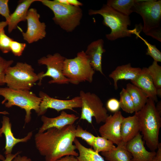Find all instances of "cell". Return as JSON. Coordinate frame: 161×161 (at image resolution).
<instances>
[{
	"mask_svg": "<svg viewBox=\"0 0 161 161\" xmlns=\"http://www.w3.org/2000/svg\"><path fill=\"white\" fill-rule=\"evenodd\" d=\"M12 161H31V160L26 156H21L19 154L13 159Z\"/></svg>",
	"mask_w": 161,
	"mask_h": 161,
	"instance_id": "cell-39",
	"label": "cell"
},
{
	"mask_svg": "<svg viewBox=\"0 0 161 161\" xmlns=\"http://www.w3.org/2000/svg\"><path fill=\"white\" fill-rule=\"evenodd\" d=\"M39 96L42 100L38 116L43 115L49 108L53 109L59 112L65 109L75 112L74 108H81L82 100L80 96L75 97L70 100H60L52 97L42 91L39 92Z\"/></svg>",
	"mask_w": 161,
	"mask_h": 161,
	"instance_id": "cell-11",
	"label": "cell"
},
{
	"mask_svg": "<svg viewBox=\"0 0 161 161\" xmlns=\"http://www.w3.org/2000/svg\"><path fill=\"white\" fill-rule=\"evenodd\" d=\"M1 122L2 126L1 128L2 133H3L5 138V145L4 147L5 151L4 153L5 155L11 153L14 147L17 143L20 142H27L31 138L32 135V132L28 133L24 137L21 138H17L15 137L11 130V123L10 122L9 118L7 116H4L2 117Z\"/></svg>",
	"mask_w": 161,
	"mask_h": 161,
	"instance_id": "cell-17",
	"label": "cell"
},
{
	"mask_svg": "<svg viewBox=\"0 0 161 161\" xmlns=\"http://www.w3.org/2000/svg\"><path fill=\"white\" fill-rule=\"evenodd\" d=\"M65 59L60 53H56L52 55L48 54L38 60L39 64L46 65L47 69L45 73L42 72L38 74L39 78V85L41 84L43 78L46 76L51 77L52 78L48 82L49 84H64L69 83V80L64 76L63 73Z\"/></svg>",
	"mask_w": 161,
	"mask_h": 161,
	"instance_id": "cell-10",
	"label": "cell"
},
{
	"mask_svg": "<svg viewBox=\"0 0 161 161\" xmlns=\"http://www.w3.org/2000/svg\"><path fill=\"white\" fill-rule=\"evenodd\" d=\"M140 0H109L106 4L117 12L129 16L133 12L135 4Z\"/></svg>",
	"mask_w": 161,
	"mask_h": 161,
	"instance_id": "cell-25",
	"label": "cell"
},
{
	"mask_svg": "<svg viewBox=\"0 0 161 161\" xmlns=\"http://www.w3.org/2000/svg\"><path fill=\"white\" fill-rule=\"evenodd\" d=\"M13 40L5 34L4 29L0 30V50L2 52L6 53L10 51V44Z\"/></svg>",
	"mask_w": 161,
	"mask_h": 161,
	"instance_id": "cell-31",
	"label": "cell"
},
{
	"mask_svg": "<svg viewBox=\"0 0 161 161\" xmlns=\"http://www.w3.org/2000/svg\"><path fill=\"white\" fill-rule=\"evenodd\" d=\"M161 28H160L152 30L145 34L161 42Z\"/></svg>",
	"mask_w": 161,
	"mask_h": 161,
	"instance_id": "cell-36",
	"label": "cell"
},
{
	"mask_svg": "<svg viewBox=\"0 0 161 161\" xmlns=\"http://www.w3.org/2000/svg\"><path fill=\"white\" fill-rule=\"evenodd\" d=\"M126 147L131 155V161H152L156 154L155 151H149L146 149L140 132L126 143Z\"/></svg>",
	"mask_w": 161,
	"mask_h": 161,
	"instance_id": "cell-14",
	"label": "cell"
},
{
	"mask_svg": "<svg viewBox=\"0 0 161 161\" xmlns=\"http://www.w3.org/2000/svg\"><path fill=\"white\" fill-rule=\"evenodd\" d=\"M120 108L128 113L135 112L134 103L131 98L126 89L123 88L120 93Z\"/></svg>",
	"mask_w": 161,
	"mask_h": 161,
	"instance_id": "cell-26",
	"label": "cell"
},
{
	"mask_svg": "<svg viewBox=\"0 0 161 161\" xmlns=\"http://www.w3.org/2000/svg\"><path fill=\"white\" fill-rule=\"evenodd\" d=\"M76 128L74 124L60 129L52 128L35 135L36 148L46 161H55L67 155L78 156L73 144Z\"/></svg>",
	"mask_w": 161,
	"mask_h": 161,
	"instance_id": "cell-1",
	"label": "cell"
},
{
	"mask_svg": "<svg viewBox=\"0 0 161 161\" xmlns=\"http://www.w3.org/2000/svg\"><path fill=\"white\" fill-rule=\"evenodd\" d=\"M5 0H0V7L2 4L4 2Z\"/></svg>",
	"mask_w": 161,
	"mask_h": 161,
	"instance_id": "cell-48",
	"label": "cell"
},
{
	"mask_svg": "<svg viewBox=\"0 0 161 161\" xmlns=\"http://www.w3.org/2000/svg\"><path fill=\"white\" fill-rule=\"evenodd\" d=\"M75 138L80 137L84 140L89 145L92 147L95 136L90 132L83 129L78 125L76 128L75 133Z\"/></svg>",
	"mask_w": 161,
	"mask_h": 161,
	"instance_id": "cell-30",
	"label": "cell"
},
{
	"mask_svg": "<svg viewBox=\"0 0 161 161\" xmlns=\"http://www.w3.org/2000/svg\"><path fill=\"white\" fill-rule=\"evenodd\" d=\"M8 25V23L6 21L0 22V30L4 28Z\"/></svg>",
	"mask_w": 161,
	"mask_h": 161,
	"instance_id": "cell-42",
	"label": "cell"
},
{
	"mask_svg": "<svg viewBox=\"0 0 161 161\" xmlns=\"http://www.w3.org/2000/svg\"><path fill=\"white\" fill-rule=\"evenodd\" d=\"M156 154L153 157L152 161H161V143H159Z\"/></svg>",
	"mask_w": 161,
	"mask_h": 161,
	"instance_id": "cell-37",
	"label": "cell"
},
{
	"mask_svg": "<svg viewBox=\"0 0 161 161\" xmlns=\"http://www.w3.org/2000/svg\"><path fill=\"white\" fill-rule=\"evenodd\" d=\"M142 69L133 67L130 63L117 66L109 75V77L113 79L114 89L118 88L117 82L121 80H134L140 73Z\"/></svg>",
	"mask_w": 161,
	"mask_h": 161,
	"instance_id": "cell-19",
	"label": "cell"
},
{
	"mask_svg": "<svg viewBox=\"0 0 161 161\" xmlns=\"http://www.w3.org/2000/svg\"><path fill=\"white\" fill-rule=\"evenodd\" d=\"M157 96H161V89H157Z\"/></svg>",
	"mask_w": 161,
	"mask_h": 161,
	"instance_id": "cell-46",
	"label": "cell"
},
{
	"mask_svg": "<svg viewBox=\"0 0 161 161\" xmlns=\"http://www.w3.org/2000/svg\"><path fill=\"white\" fill-rule=\"evenodd\" d=\"M131 81L132 84L140 89L148 98L152 99L155 102L157 101V89L149 74L147 68L142 69L140 73L134 80Z\"/></svg>",
	"mask_w": 161,
	"mask_h": 161,
	"instance_id": "cell-18",
	"label": "cell"
},
{
	"mask_svg": "<svg viewBox=\"0 0 161 161\" xmlns=\"http://www.w3.org/2000/svg\"><path fill=\"white\" fill-rule=\"evenodd\" d=\"M36 1H38V0H24L18 4L14 12L10 15L8 22L9 33L16 28L19 22L26 20L29 7L32 3Z\"/></svg>",
	"mask_w": 161,
	"mask_h": 161,
	"instance_id": "cell-21",
	"label": "cell"
},
{
	"mask_svg": "<svg viewBox=\"0 0 161 161\" xmlns=\"http://www.w3.org/2000/svg\"><path fill=\"white\" fill-rule=\"evenodd\" d=\"M79 118L74 114H68L63 110L59 115L53 118L43 115L41 118L43 124L39 128L38 133H43L52 128L60 129L66 126L73 125Z\"/></svg>",
	"mask_w": 161,
	"mask_h": 161,
	"instance_id": "cell-15",
	"label": "cell"
},
{
	"mask_svg": "<svg viewBox=\"0 0 161 161\" xmlns=\"http://www.w3.org/2000/svg\"><path fill=\"white\" fill-rule=\"evenodd\" d=\"M39 76L34 72L31 65L26 63L17 62L6 70L4 82L8 87L16 90H30L39 80Z\"/></svg>",
	"mask_w": 161,
	"mask_h": 161,
	"instance_id": "cell-7",
	"label": "cell"
},
{
	"mask_svg": "<svg viewBox=\"0 0 161 161\" xmlns=\"http://www.w3.org/2000/svg\"><path fill=\"white\" fill-rule=\"evenodd\" d=\"M26 46V44L14 41H11L10 45V51L16 56H20Z\"/></svg>",
	"mask_w": 161,
	"mask_h": 161,
	"instance_id": "cell-33",
	"label": "cell"
},
{
	"mask_svg": "<svg viewBox=\"0 0 161 161\" xmlns=\"http://www.w3.org/2000/svg\"><path fill=\"white\" fill-rule=\"evenodd\" d=\"M2 130L1 128H0V138L2 136ZM5 160V157L1 154H0V160L4 161Z\"/></svg>",
	"mask_w": 161,
	"mask_h": 161,
	"instance_id": "cell-45",
	"label": "cell"
},
{
	"mask_svg": "<svg viewBox=\"0 0 161 161\" xmlns=\"http://www.w3.org/2000/svg\"><path fill=\"white\" fill-rule=\"evenodd\" d=\"M53 12L55 23L67 32L73 31L80 23L83 13L78 6L61 4L55 0H38Z\"/></svg>",
	"mask_w": 161,
	"mask_h": 161,
	"instance_id": "cell-5",
	"label": "cell"
},
{
	"mask_svg": "<svg viewBox=\"0 0 161 161\" xmlns=\"http://www.w3.org/2000/svg\"><path fill=\"white\" fill-rule=\"evenodd\" d=\"M88 13L90 16L99 14L103 17V24L111 30L110 33L106 35L108 40L112 41L130 37L133 34L134 30L128 29L131 23L129 16L117 12L106 4H103L99 10H90Z\"/></svg>",
	"mask_w": 161,
	"mask_h": 161,
	"instance_id": "cell-3",
	"label": "cell"
},
{
	"mask_svg": "<svg viewBox=\"0 0 161 161\" xmlns=\"http://www.w3.org/2000/svg\"><path fill=\"white\" fill-rule=\"evenodd\" d=\"M129 94L134 103L135 112L140 111L146 103L148 97L140 88L129 83L126 89Z\"/></svg>",
	"mask_w": 161,
	"mask_h": 161,
	"instance_id": "cell-23",
	"label": "cell"
},
{
	"mask_svg": "<svg viewBox=\"0 0 161 161\" xmlns=\"http://www.w3.org/2000/svg\"><path fill=\"white\" fill-rule=\"evenodd\" d=\"M155 102L152 99L148 98L143 108L135 112L138 117L140 131L151 151H155L157 149L161 127V114L157 110Z\"/></svg>",
	"mask_w": 161,
	"mask_h": 161,
	"instance_id": "cell-2",
	"label": "cell"
},
{
	"mask_svg": "<svg viewBox=\"0 0 161 161\" xmlns=\"http://www.w3.org/2000/svg\"><path fill=\"white\" fill-rule=\"evenodd\" d=\"M79 96L82 103L80 119L92 124L94 117L97 123H104L109 115L99 97L94 93L82 90L80 91Z\"/></svg>",
	"mask_w": 161,
	"mask_h": 161,
	"instance_id": "cell-8",
	"label": "cell"
},
{
	"mask_svg": "<svg viewBox=\"0 0 161 161\" xmlns=\"http://www.w3.org/2000/svg\"><path fill=\"white\" fill-rule=\"evenodd\" d=\"M124 117L121 112L118 111L106 118L104 124L99 128V132L101 137L117 145L122 142L120 127Z\"/></svg>",
	"mask_w": 161,
	"mask_h": 161,
	"instance_id": "cell-13",
	"label": "cell"
},
{
	"mask_svg": "<svg viewBox=\"0 0 161 161\" xmlns=\"http://www.w3.org/2000/svg\"><path fill=\"white\" fill-rule=\"evenodd\" d=\"M55 161H78L77 157L73 155L64 156Z\"/></svg>",
	"mask_w": 161,
	"mask_h": 161,
	"instance_id": "cell-38",
	"label": "cell"
},
{
	"mask_svg": "<svg viewBox=\"0 0 161 161\" xmlns=\"http://www.w3.org/2000/svg\"><path fill=\"white\" fill-rule=\"evenodd\" d=\"M134 12L141 16L143 22L142 30L145 34L161 28V0H140L135 4Z\"/></svg>",
	"mask_w": 161,
	"mask_h": 161,
	"instance_id": "cell-9",
	"label": "cell"
},
{
	"mask_svg": "<svg viewBox=\"0 0 161 161\" xmlns=\"http://www.w3.org/2000/svg\"><path fill=\"white\" fill-rule=\"evenodd\" d=\"M139 132L140 129L138 117L135 112L132 116L124 117L121 125L120 133L122 142L126 143Z\"/></svg>",
	"mask_w": 161,
	"mask_h": 161,
	"instance_id": "cell-20",
	"label": "cell"
},
{
	"mask_svg": "<svg viewBox=\"0 0 161 161\" xmlns=\"http://www.w3.org/2000/svg\"><path fill=\"white\" fill-rule=\"evenodd\" d=\"M8 0H5L0 7V14L4 17L8 23L10 17L8 6Z\"/></svg>",
	"mask_w": 161,
	"mask_h": 161,
	"instance_id": "cell-35",
	"label": "cell"
},
{
	"mask_svg": "<svg viewBox=\"0 0 161 161\" xmlns=\"http://www.w3.org/2000/svg\"><path fill=\"white\" fill-rule=\"evenodd\" d=\"M156 107L157 111L161 114V103L160 101L158 102L156 106Z\"/></svg>",
	"mask_w": 161,
	"mask_h": 161,
	"instance_id": "cell-43",
	"label": "cell"
},
{
	"mask_svg": "<svg viewBox=\"0 0 161 161\" xmlns=\"http://www.w3.org/2000/svg\"><path fill=\"white\" fill-rule=\"evenodd\" d=\"M0 95L4 97L1 103L4 104L6 107L16 106L25 110V123L30 121L31 110H35L37 114L40 112L41 98L30 90L14 89L8 87L0 88Z\"/></svg>",
	"mask_w": 161,
	"mask_h": 161,
	"instance_id": "cell-4",
	"label": "cell"
},
{
	"mask_svg": "<svg viewBox=\"0 0 161 161\" xmlns=\"http://www.w3.org/2000/svg\"><path fill=\"white\" fill-rule=\"evenodd\" d=\"M133 34H135L137 37L140 38L144 42L145 44L147 46V48L146 54L149 55L154 60V61L157 62H161V52L156 47L155 45H152L140 36L138 33L135 30Z\"/></svg>",
	"mask_w": 161,
	"mask_h": 161,
	"instance_id": "cell-29",
	"label": "cell"
},
{
	"mask_svg": "<svg viewBox=\"0 0 161 161\" xmlns=\"http://www.w3.org/2000/svg\"><path fill=\"white\" fill-rule=\"evenodd\" d=\"M106 105L107 109L112 112L119 111L120 108L119 101L115 98L109 99L106 103Z\"/></svg>",
	"mask_w": 161,
	"mask_h": 161,
	"instance_id": "cell-34",
	"label": "cell"
},
{
	"mask_svg": "<svg viewBox=\"0 0 161 161\" xmlns=\"http://www.w3.org/2000/svg\"><path fill=\"white\" fill-rule=\"evenodd\" d=\"M63 73L69 80V83L78 85L83 82L91 83L95 71L91 66L85 52L82 51L74 58H65Z\"/></svg>",
	"mask_w": 161,
	"mask_h": 161,
	"instance_id": "cell-6",
	"label": "cell"
},
{
	"mask_svg": "<svg viewBox=\"0 0 161 161\" xmlns=\"http://www.w3.org/2000/svg\"><path fill=\"white\" fill-rule=\"evenodd\" d=\"M59 3L64 5H69L68 0H55Z\"/></svg>",
	"mask_w": 161,
	"mask_h": 161,
	"instance_id": "cell-44",
	"label": "cell"
},
{
	"mask_svg": "<svg viewBox=\"0 0 161 161\" xmlns=\"http://www.w3.org/2000/svg\"><path fill=\"white\" fill-rule=\"evenodd\" d=\"M40 18V15L35 8L28 10L26 18L27 31L22 33L24 40L29 44L37 41L46 36V25L39 21Z\"/></svg>",
	"mask_w": 161,
	"mask_h": 161,
	"instance_id": "cell-12",
	"label": "cell"
},
{
	"mask_svg": "<svg viewBox=\"0 0 161 161\" xmlns=\"http://www.w3.org/2000/svg\"><path fill=\"white\" fill-rule=\"evenodd\" d=\"M74 143L79 152L78 156L76 157L78 161H105L98 153L84 146L76 138Z\"/></svg>",
	"mask_w": 161,
	"mask_h": 161,
	"instance_id": "cell-24",
	"label": "cell"
},
{
	"mask_svg": "<svg viewBox=\"0 0 161 161\" xmlns=\"http://www.w3.org/2000/svg\"><path fill=\"white\" fill-rule=\"evenodd\" d=\"M0 114L6 115V114H9V113H8V112L6 111H4L0 112Z\"/></svg>",
	"mask_w": 161,
	"mask_h": 161,
	"instance_id": "cell-47",
	"label": "cell"
},
{
	"mask_svg": "<svg viewBox=\"0 0 161 161\" xmlns=\"http://www.w3.org/2000/svg\"><path fill=\"white\" fill-rule=\"evenodd\" d=\"M20 153V152L18 151L15 154L11 153L6 155V158L4 161H12L13 159Z\"/></svg>",
	"mask_w": 161,
	"mask_h": 161,
	"instance_id": "cell-40",
	"label": "cell"
},
{
	"mask_svg": "<svg viewBox=\"0 0 161 161\" xmlns=\"http://www.w3.org/2000/svg\"><path fill=\"white\" fill-rule=\"evenodd\" d=\"M147 69L156 89H161V66L154 61Z\"/></svg>",
	"mask_w": 161,
	"mask_h": 161,
	"instance_id": "cell-28",
	"label": "cell"
},
{
	"mask_svg": "<svg viewBox=\"0 0 161 161\" xmlns=\"http://www.w3.org/2000/svg\"><path fill=\"white\" fill-rule=\"evenodd\" d=\"M69 5L75 6H82L83 4L77 0H68Z\"/></svg>",
	"mask_w": 161,
	"mask_h": 161,
	"instance_id": "cell-41",
	"label": "cell"
},
{
	"mask_svg": "<svg viewBox=\"0 0 161 161\" xmlns=\"http://www.w3.org/2000/svg\"><path fill=\"white\" fill-rule=\"evenodd\" d=\"M13 62V60H6L0 56V86L5 84L4 78L6 70Z\"/></svg>",
	"mask_w": 161,
	"mask_h": 161,
	"instance_id": "cell-32",
	"label": "cell"
},
{
	"mask_svg": "<svg viewBox=\"0 0 161 161\" xmlns=\"http://www.w3.org/2000/svg\"><path fill=\"white\" fill-rule=\"evenodd\" d=\"M126 143L122 142L114 149L101 154L107 161H131L132 157L126 148Z\"/></svg>",
	"mask_w": 161,
	"mask_h": 161,
	"instance_id": "cell-22",
	"label": "cell"
},
{
	"mask_svg": "<svg viewBox=\"0 0 161 161\" xmlns=\"http://www.w3.org/2000/svg\"><path fill=\"white\" fill-rule=\"evenodd\" d=\"M104 41L100 39L92 42L87 47L85 54L90 65L95 71L104 75L102 67L103 53L106 51L103 48Z\"/></svg>",
	"mask_w": 161,
	"mask_h": 161,
	"instance_id": "cell-16",
	"label": "cell"
},
{
	"mask_svg": "<svg viewBox=\"0 0 161 161\" xmlns=\"http://www.w3.org/2000/svg\"><path fill=\"white\" fill-rule=\"evenodd\" d=\"M111 141L102 137H95L92 147L97 153L111 151L116 146Z\"/></svg>",
	"mask_w": 161,
	"mask_h": 161,
	"instance_id": "cell-27",
	"label": "cell"
}]
</instances>
